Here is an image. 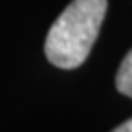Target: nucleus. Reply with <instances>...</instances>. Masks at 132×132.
Instances as JSON below:
<instances>
[{
  "instance_id": "f257e3e1",
  "label": "nucleus",
  "mask_w": 132,
  "mask_h": 132,
  "mask_svg": "<svg viewBox=\"0 0 132 132\" xmlns=\"http://www.w3.org/2000/svg\"><path fill=\"white\" fill-rule=\"evenodd\" d=\"M106 6V0H73L48 31L44 44L48 61L62 70L79 68L92 52Z\"/></svg>"
},
{
  "instance_id": "7ed1b4c3",
  "label": "nucleus",
  "mask_w": 132,
  "mask_h": 132,
  "mask_svg": "<svg viewBox=\"0 0 132 132\" xmlns=\"http://www.w3.org/2000/svg\"><path fill=\"white\" fill-rule=\"evenodd\" d=\"M112 132H132V118H130V119H127L125 123L118 125Z\"/></svg>"
},
{
  "instance_id": "f03ea898",
  "label": "nucleus",
  "mask_w": 132,
  "mask_h": 132,
  "mask_svg": "<svg viewBox=\"0 0 132 132\" xmlns=\"http://www.w3.org/2000/svg\"><path fill=\"white\" fill-rule=\"evenodd\" d=\"M116 88L127 97H132V50L121 61V66L116 73Z\"/></svg>"
}]
</instances>
